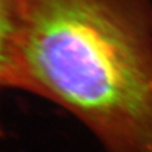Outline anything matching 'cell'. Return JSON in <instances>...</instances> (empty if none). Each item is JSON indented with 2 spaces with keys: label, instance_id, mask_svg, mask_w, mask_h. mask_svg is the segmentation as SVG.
Wrapping results in <instances>:
<instances>
[{
  "label": "cell",
  "instance_id": "2",
  "mask_svg": "<svg viewBox=\"0 0 152 152\" xmlns=\"http://www.w3.org/2000/svg\"><path fill=\"white\" fill-rule=\"evenodd\" d=\"M24 3L26 0H0V91L14 87Z\"/></svg>",
  "mask_w": 152,
  "mask_h": 152
},
{
  "label": "cell",
  "instance_id": "1",
  "mask_svg": "<svg viewBox=\"0 0 152 152\" xmlns=\"http://www.w3.org/2000/svg\"><path fill=\"white\" fill-rule=\"evenodd\" d=\"M14 87L74 114L106 152H152V1L26 0Z\"/></svg>",
  "mask_w": 152,
  "mask_h": 152
}]
</instances>
